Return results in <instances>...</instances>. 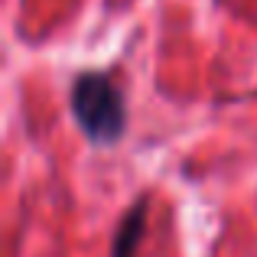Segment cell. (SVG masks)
Segmentation results:
<instances>
[{
	"mask_svg": "<svg viewBox=\"0 0 257 257\" xmlns=\"http://www.w3.org/2000/svg\"><path fill=\"white\" fill-rule=\"evenodd\" d=\"M144 231H147V195H140V199L124 212L117 231H114L111 257H137V247H140Z\"/></svg>",
	"mask_w": 257,
	"mask_h": 257,
	"instance_id": "cell-2",
	"label": "cell"
},
{
	"mask_svg": "<svg viewBox=\"0 0 257 257\" xmlns=\"http://www.w3.org/2000/svg\"><path fill=\"white\" fill-rule=\"evenodd\" d=\"M69 107L78 131L94 147H111L127 131V104L124 91L104 72H78L72 78Z\"/></svg>",
	"mask_w": 257,
	"mask_h": 257,
	"instance_id": "cell-1",
	"label": "cell"
}]
</instances>
